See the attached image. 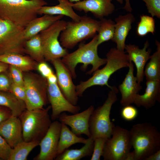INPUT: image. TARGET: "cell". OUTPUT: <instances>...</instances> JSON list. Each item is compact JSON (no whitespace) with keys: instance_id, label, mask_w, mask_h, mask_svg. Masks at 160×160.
<instances>
[{"instance_id":"6da1fadb","label":"cell","mask_w":160,"mask_h":160,"mask_svg":"<svg viewBox=\"0 0 160 160\" xmlns=\"http://www.w3.org/2000/svg\"><path fill=\"white\" fill-rule=\"evenodd\" d=\"M106 58L107 62L103 68L95 71L92 77L86 81H81L76 86V92L79 97L82 96L86 89L93 86H106L111 89L112 86L108 83L111 76L120 69L128 67L132 62L125 52L115 47L110 49Z\"/></svg>"},{"instance_id":"7a4b0ae2","label":"cell","mask_w":160,"mask_h":160,"mask_svg":"<svg viewBox=\"0 0 160 160\" xmlns=\"http://www.w3.org/2000/svg\"><path fill=\"white\" fill-rule=\"evenodd\" d=\"M47 4L44 0H0V18L25 28Z\"/></svg>"},{"instance_id":"3957f363","label":"cell","mask_w":160,"mask_h":160,"mask_svg":"<svg viewBox=\"0 0 160 160\" xmlns=\"http://www.w3.org/2000/svg\"><path fill=\"white\" fill-rule=\"evenodd\" d=\"M129 132L135 160H145L160 150V133L151 123L135 124Z\"/></svg>"},{"instance_id":"277c9868","label":"cell","mask_w":160,"mask_h":160,"mask_svg":"<svg viewBox=\"0 0 160 160\" xmlns=\"http://www.w3.org/2000/svg\"><path fill=\"white\" fill-rule=\"evenodd\" d=\"M97 39V34H96L89 42L81 45L76 50L68 53L61 59L73 79L76 77V68L79 63L83 64L81 68L83 70L86 69L89 65L92 66V69L87 72L89 74H92L106 64V59L101 58L98 55Z\"/></svg>"},{"instance_id":"5b68a950","label":"cell","mask_w":160,"mask_h":160,"mask_svg":"<svg viewBox=\"0 0 160 160\" xmlns=\"http://www.w3.org/2000/svg\"><path fill=\"white\" fill-rule=\"evenodd\" d=\"M50 105L46 108L31 110L26 109L19 116L24 141L40 142L47 131L52 123L49 111Z\"/></svg>"},{"instance_id":"8992f818","label":"cell","mask_w":160,"mask_h":160,"mask_svg":"<svg viewBox=\"0 0 160 160\" xmlns=\"http://www.w3.org/2000/svg\"><path fill=\"white\" fill-rule=\"evenodd\" d=\"M110 89L104 103L94 109L90 117L89 130L91 137L94 140L99 137L108 139L111 136L114 125L110 116L112 106L117 100V94L119 91L114 86Z\"/></svg>"},{"instance_id":"52a82bcc","label":"cell","mask_w":160,"mask_h":160,"mask_svg":"<svg viewBox=\"0 0 160 160\" xmlns=\"http://www.w3.org/2000/svg\"><path fill=\"white\" fill-rule=\"evenodd\" d=\"M99 25V21L85 15L81 16L79 21L67 22L60 35V44L66 49H72L82 41L93 38Z\"/></svg>"},{"instance_id":"ba28073f","label":"cell","mask_w":160,"mask_h":160,"mask_svg":"<svg viewBox=\"0 0 160 160\" xmlns=\"http://www.w3.org/2000/svg\"><path fill=\"white\" fill-rule=\"evenodd\" d=\"M29 72L23 73L26 109L31 110L44 108L49 102L47 81L41 76Z\"/></svg>"},{"instance_id":"9c48e42d","label":"cell","mask_w":160,"mask_h":160,"mask_svg":"<svg viewBox=\"0 0 160 160\" xmlns=\"http://www.w3.org/2000/svg\"><path fill=\"white\" fill-rule=\"evenodd\" d=\"M25 28L0 18V54L25 52Z\"/></svg>"},{"instance_id":"30bf717a","label":"cell","mask_w":160,"mask_h":160,"mask_svg":"<svg viewBox=\"0 0 160 160\" xmlns=\"http://www.w3.org/2000/svg\"><path fill=\"white\" fill-rule=\"evenodd\" d=\"M67 22L59 20L39 34L42 46L45 61L63 58L69 53L58 40L61 32L65 29Z\"/></svg>"},{"instance_id":"8fae6325","label":"cell","mask_w":160,"mask_h":160,"mask_svg":"<svg viewBox=\"0 0 160 160\" xmlns=\"http://www.w3.org/2000/svg\"><path fill=\"white\" fill-rule=\"evenodd\" d=\"M111 137L105 144L102 156L104 160H125L132 146L129 131L114 126Z\"/></svg>"},{"instance_id":"7c38bea8","label":"cell","mask_w":160,"mask_h":160,"mask_svg":"<svg viewBox=\"0 0 160 160\" xmlns=\"http://www.w3.org/2000/svg\"><path fill=\"white\" fill-rule=\"evenodd\" d=\"M61 123L55 120L51 123L46 133L40 141L39 153L36 160H52L57 156Z\"/></svg>"},{"instance_id":"4fadbf2b","label":"cell","mask_w":160,"mask_h":160,"mask_svg":"<svg viewBox=\"0 0 160 160\" xmlns=\"http://www.w3.org/2000/svg\"><path fill=\"white\" fill-rule=\"evenodd\" d=\"M47 95L52 110L50 116L52 120L55 121L58 118L63 112H67L73 114L79 112L81 110L80 106L72 104L66 99L57 83L48 82Z\"/></svg>"},{"instance_id":"5bb4252c","label":"cell","mask_w":160,"mask_h":160,"mask_svg":"<svg viewBox=\"0 0 160 160\" xmlns=\"http://www.w3.org/2000/svg\"><path fill=\"white\" fill-rule=\"evenodd\" d=\"M56 71L57 84L66 99L70 103L76 105L79 97L76 92V86L73 83L70 72L60 58L51 61Z\"/></svg>"},{"instance_id":"9a60e30c","label":"cell","mask_w":160,"mask_h":160,"mask_svg":"<svg viewBox=\"0 0 160 160\" xmlns=\"http://www.w3.org/2000/svg\"><path fill=\"white\" fill-rule=\"evenodd\" d=\"M94 109V106L91 105L83 111L73 115H68L65 112H63L58 119L61 123L69 126L71 130L76 135L79 136L84 134L88 137H90L89 121Z\"/></svg>"},{"instance_id":"2e32d148","label":"cell","mask_w":160,"mask_h":160,"mask_svg":"<svg viewBox=\"0 0 160 160\" xmlns=\"http://www.w3.org/2000/svg\"><path fill=\"white\" fill-rule=\"evenodd\" d=\"M71 4L73 9L86 13L90 12L99 19L111 14L115 9L113 4L109 0H84L71 2Z\"/></svg>"},{"instance_id":"e0dca14e","label":"cell","mask_w":160,"mask_h":160,"mask_svg":"<svg viewBox=\"0 0 160 160\" xmlns=\"http://www.w3.org/2000/svg\"><path fill=\"white\" fill-rule=\"evenodd\" d=\"M149 44L148 40L144 44L143 49H140L139 47L134 44H129L126 45L125 49V52L128 55L131 61L135 64L136 69V77L137 81L139 83L143 81L144 76V70L147 61L150 58L151 49H148Z\"/></svg>"},{"instance_id":"ac0fdd59","label":"cell","mask_w":160,"mask_h":160,"mask_svg":"<svg viewBox=\"0 0 160 160\" xmlns=\"http://www.w3.org/2000/svg\"><path fill=\"white\" fill-rule=\"evenodd\" d=\"M128 67V71L118 89L121 95L120 103L123 106L132 103L134 96L138 93L142 89L140 83L137 81L136 77L134 76V65L132 62H130Z\"/></svg>"},{"instance_id":"d6986e66","label":"cell","mask_w":160,"mask_h":160,"mask_svg":"<svg viewBox=\"0 0 160 160\" xmlns=\"http://www.w3.org/2000/svg\"><path fill=\"white\" fill-rule=\"evenodd\" d=\"M0 135L13 148L24 141L20 120L11 116L0 124Z\"/></svg>"},{"instance_id":"ffe728a7","label":"cell","mask_w":160,"mask_h":160,"mask_svg":"<svg viewBox=\"0 0 160 160\" xmlns=\"http://www.w3.org/2000/svg\"><path fill=\"white\" fill-rule=\"evenodd\" d=\"M115 28L113 37L112 41L116 45V48L124 51L125 46V41L132 24L135 21V18L131 13L122 15H119L115 18Z\"/></svg>"},{"instance_id":"44dd1931","label":"cell","mask_w":160,"mask_h":160,"mask_svg":"<svg viewBox=\"0 0 160 160\" xmlns=\"http://www.w3.org/2000/svg\"><path fill=\"white\" fill-rule=\"evenodd\" d=\"M146 84L145 93L142 95H135L133 103L148 109L154 106L157 101H160V81L147 80Z\"/></svg>"},{"instance_id":"7402d4cb","label":"cell","mask_w":160,"mask_h":160,"mask_svg":"<svg viewBox=\"0 0 160 160\" xmlns=\"http://www.w3.org/2000/svg\"><path fill=\"white\" fill-rule=\"evenodd\" d=\"M62 15H44L36 17L31 21L25 28V36L26 40L39 34L56 21L61 19Z\"/></svg>"},{"instance_id":"603a6c76","label":"cell","mask_w":160,"mask_h":160,"mask_svg":"<svg viewBox=\"0 0 160 160\" xmlns=\"http://www.w3.org/2000/svg\"><path fill=\"white\" fill-rule=\"evenodd\" d=\"M0 61L14 66L24 72L36 69L38 63L30 56L15 53L0 54Z\"/></svg>"},{"instance_id":"cb8c5ba5","label":"cell","mask_w":160,"mask_h":160,"mask_svg":"<svg viewBox=\"0 0 160 160\" xmlns=\"http://www.w3.org/2000/svg\"><path fill=\"white\" fill-rule=\"evenodd\" d=\"M59 4L52 6H43L38 11V14L66 16L71 18L72 20L79 21L81 16L73 10L71 2L68 0H57Z\"/></svg>"},{"instance_id":"d4e9b609","label":"cell","mask_w":160,"mask_h":160,"mask_svg":"<svg viewBox=\"0 0 160 160\" xmlns=\"http://www.w3.org/2000/svg\"><path fill=\"white\" fill-rule=\"evenodd\" d=\"M0 106L9 109L12 116L18 117L26 109L25 102L9 92L0 91Z\"/></svg>"},{"instance_id":"484cf974","label":"cell","mask_w":160,"mask_h":160,"mask_svg":"<svg viewBox=\"0 0 160 160\" xmlns=\"http://www.w3.org/2000/svg\"><path fill=\"white\" fill-rule=\"evenodd\" d=\"M87 140V138L79 137L71 130L67 125L61 123L57 156L71 145L77 143L85 144Z\"/></svg>"},{"instance_id":"4316f807","label":"cell","mask_w":160,"mask_h":160,"mask_svg":"<svg viewBox=\"0 0 160 160\" xmlns=\"http://www.w3.org/2000/svg\"><path fill=\"white\" fill-rule=\"evenodd\" d=\"M94 140L88 137L87 142L79 149H68L56 157V160H80L82 158L90 156L92 153Z\"/></svg>"},{"instance_id":"83f0119b","label":"cell","mask_w":160,"mask_h":160,"mask_svg":"<svg viewBox=\"0 0 160 160\" xmlns=\"http://www.w3.org/2000/svg\"><path fill=\"white\" fill-rule=\"evenodd\" d=\"M156 51L151 55L149 62L145 65L144 76L146 81H160V43L156 40Z\"/></svg>"},{"instance_id":"f1b7e54d","label":"cell","mask_w":160,"mask_h":160,"mask_svg":"<svg viewBox=\"0 0 160 160\" xmlns=\"http://www.w3.org/2000/svg\"><path fill=\"white\" fill-rule=\"evenodd\" d=\"M24 48L25 53L38 63L45 61L39 34L27 40Z\"/></svg>"},{"instance_id":"f546056e","label":"cell","mask_w":160,"mask_h":160,"mask_svg":"<svg viewBox=\"0 0 160 160\" xmlns=\"http://www.w3.org/2000/svg\"><path fill=\"white\" fill-rule=\"evenodd\" d=\"M40 142L34 141L19 143L12 148L9 160H26L30 153L39 145Z\"/></svg>"},{"instance_id":"4dcf8cb0","label":"cell","mask_w":160,"mask_h":160,"mask_svg":"<svg viewBox=\"0 0 160 160\" xmlns=\"http://www.w3.org/2000/svg\"><path fill=\"white\" fill-rule=\"evenodd\" d=\"M99 25L97 32L98 46L109 40H112L114 33L115 22L111 19L103 18L100 19Z\"/></svg>"},{"instance_id":"1f68e13d","label":"cell","mask_w":160,"mask_h":160,"mask_svg":"<svg viewBox=\"0 0 160 160\" xmlns=\"http://www.w3.org/2000/svg\"><path fill=\"white\" fill-rule=\"evenodd\" d=\"M138 23L136 32L140 36H144L150 33L154 34L155 32V21L153 17L142 15Z\"/></svg>"},{"instance_id":"d6a6232c","label":"cell","mask_w":160,"mask_h":160,"mask_svg":"<svg viewBox=\"0 0 160 160\" xmlns=\"http://www.w3.org/2000/svg\"><path fill=\"white\" fill-rule=\"evenodd\" d=\"M108 139L102 137L94 139L93 151L91 160H100L102 156L105 142Z\"/></svg>"},{"instance_id":"836d02e7","label":"cell","mask_w":160,"mask_h":160,"mask_svg":"<svg viewBox=\"0 0 160 160\" xmlns=\"http://www.w3.org/2000/svg\"><path fill=\"white\" fill-rule=\"evenodd\" d=\"M145 3L148 12L152 17L160 18V0H143Z\"/></svg>"},{"instance_id":"e575fe53","label":"cell","mask_w":160,"mask_h":160,"mask_svg":"<svg viewBox=\"0 0 160 160\" xmlns=\"http://www.w3.org/2000/svg\"><path fill=\"white\" fill-rule=\"evenodd\" d=\"M8 68V73L13 82L24 86L23 72L17 68L11 65H9Z\"/></svg>"},{"instance_id":"d590c367","label":"cell","mask_w":160,"mask_h":160,"mask_svg":"<svg viewBox=\"0 0 160 160\" xmlns=\"http://www.w3.org/2000/svg\"><path fill=\"white\" fill-rule=\"evenodd\" d=\"M121 112L122 118L127 121H131L135 119L138 115V111L135 107L130 105L124 106Z\"/></svg>"},{"instance_id":"8d00e7d4","label":"cell","mask_w":160,"mask_h":160,"mask_svg":"<svg viewBox=\"0 0 160 160\" xmlns=\"http://www.w3.org/2000/svg\"><path fill=\"white\" fill-rule=\"evenodd\" d=\"M5 72L0 73V91L11 92L13 81L9 73Z\"/></svg>"},{"instance_id":"74e56055","label":"cell","mask_w":160,"mask_h":160,"mask_svg":"<svg viewBox=\"0 0 160 160\" xmlns=\"http://www.w3.org/2000/svg\"><path fill=\"white\" fill-rule=\"evenodd\" d=\"M12 148L0 135V159L9 160Z\"/></svg>"},{"instance_id":"f35d334b","label":"cell","mask_w":160,"mask_h":160,"mask_svg":"<svg viewBox=\"0 0 160 160\" xmlns=\"http://www.w3.org/2000/svg\"><path fill=\"white\" fill-rule=\"evenodd\" d=\"M11 92L18 98L25 102L26 93L25 88L23 86L19 85L13 82L12 84Z\"/></svg>"},{"instance_id":"ab89813d","label":"cell","mask_w":160,"mask_h":160,"mask_svg":"<svg viewBox=\"0 0 160 160\" xmlns=\"http://www.w3.org/2000/svg\"><path fill=\"white\" fill-rule=\"evenodd\" d=\"M36 69L41 76L46 79L54 73L52 69L45 61L39 63Z\"/></svg>"},{"instance_id":"60d3db41","label":"cell","mask_w":160,"mask_h":160,"mask_svg":"<svg viewBox=\"0 0 160 160\" xmlns=\"http://www.w3.org/2000/svg\"><path fill=\"white\" fill-rule=\"evenodd\" d=\"M11 116V111L9 109L0 106V124Z\"/></svg>"},{"instance_id":"b9f144b4","label":"cell","mask_w":160,"mask_h":160,"mask_svg":"<svg viewBox=\"0 0 160 160\" xmlns=\"http://www.w3.org/2000/svg\"><path fill=\"white\" fill-rule=\"evenodd\" d=\"M160 160V150L151 154L145 160Z\"/></svg>"},{"instance_id":"7bdbcfd3","label":"cell","mask_w":160,"mask_h":160,"mask_svg":"<svg viewBox=\"0 0 160 160\" xmlns=\"http://www.w3.org/2000/svg\"><path fill=\"white\" fill-rule=\"evenodd\" d=\"M48 82L51 83H57V79L56 74L54 73L50 75L47 79Z\"/></svg>"},{"instance_id":"ee69618b","label":"cell","mask_w":160,"mask_h":160,"mask_svg":"<svg viewBox=\"0 0 160 160\" xmlns=\"http://www.w3.org/2000/svg\"><path fill=\"white\" fill-rule=\"evenodd\" d=\"M125 4L123 8L127 12L131 13L132 9L129 0H125Z\"/></svg>"},{"instance_id":"f6af8a7d","label":"cell","mask_w":160,"mask_h":160,"mask_svg":"<svg viewBox=\"0 0 160 160\" xmlns=\"http://www.w3.org/2000/svg\"><path fill=\"white\" fill-rule=\"evenodd\" d=\"M9 66V65L0 61V73L6 71Z\"/></svg>"},{"instance_id":"bcb514c9","label":"cell","mask_w":160,"mask_h":160,"mask_svg":"<svg viewBox=\"0 0 160 160\" xmlns=\"http://www.w3.org/2000/svg\"><path fill=\"white\" fill-rule=\"evenodd\" d=\"M125 160H135V156L133 151H130L128 153Z\"/></svg>"},{"instance_id":"7dc6e473","label":"cell","mask_w":160,"mask_h":160,"mask_svg":"<svg viewBox=\"0 0 160 160\" xmlns=\"http://www.w3.org/2000/svg\"><path fill=\"white\" fill-rule=\"evenodd\" d=\"M69 2L73 3V2H77L80 1V0H68Z\"/></svg>"},{"instance_id":"c3c4849f","label":"cell","mask_w":160,"mask_h":160,"mask_svg":"<svg viewBox=\"0 0 160 160\" xmlns=\"http://www.w3.org/2000/svg\"><path fill=\"white\" fill-rule=\"evenodd\" d=\"M110 1H111L112 0H109ZM120 4H123L124 1V0H116Z\"/></svg>"},{"instance_id":"681fc988","label":"cell","mask_w":160,"mask_h":160,"mask_svg":"<svg viewBox=\"0 0 160 160\" xmlns=\"http://www.w3.org/2000/svg\"><path fill=\"white\" fill-rule=\"evenodd\" d=\"M0 160H1V159H0Z\"/></svg>"}]
</instances>
